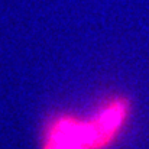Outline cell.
I'll use <instances>...</instances> for the list:
<instances>
[{"label":"cell","instance_id":"cell-1","mask_svg":"<svg viewBox=\"0 0 149 149\" xmlns=\"http://www.w3.org/2000/svg\"><path fill=\"white\" fill-rule=\"evenodd\" d=\"M133 111L132 100L113 94L88 113L55 111L39 130V149H111L123 136Z\"/></svg>","mask_w":149,"mask_h":149}]
</instances>
